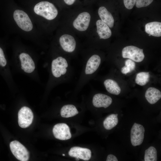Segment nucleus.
Segmentation results:
<instances>
[{
	"instance_id": "18",
	"label": "nucleus",
	"mask_w": 161,
	"mask_h": 161,
	"mask_svg": "<svg viewBox=\"0 0 161 161\" xmlns=\"http://www.w3.org/2000/svg\"><path fill=\"white\" fill-rule=\"evenodd\" d=\"M104 85L108 92L115 95H119L121 89L117 82L113 80L107 79L103 81Z\"/></svg>"
},
{
	"instance_id": "23",
	"label": "nucleus",
	"mask_w": 161,
	"mask_h": 161,
	"mask_svg": "<svg viewBox=\"0 0 161 161\" xmlns=\"http://www.w3.org/2000/svg\"><path fill=\"white\" fill-rule=\"evenodd\" d=\"M124 5L128 9H132L136 4V0H123Z\"/></svg>"
},
{
	"instance_id": "6",
	"label": "nucleus",
	"mask_w": 161,
	"mask_h": 161,
	"mask_svg": "<svg viewBox=\"0 0 161 161\" xmlns=\"http://www.w3.org/2000/svg\"><path fill=\"white\" fill-rule=\"evenodd\" d=\"M10 146L12 152L18 160L21 161L28 160L29 152L25 147L20 143L14 140L10 142Z\"/></svg>"
},
{
	"instance_id": "26",
	"label": "nucleus",
	"mask_w": 161,
	"mask_h": 161,
	"mask_svg": "<svg viewBox=\"0 0 161 161\" xmlns=\"http://www.w3.org/2000/svg\"><path fill=\"white\" fill-rule=\"evenodd\" d=\"M75 0H64L65 2L67 4L71 5L73 4Z\"/></svg>"
},
{
	"instance_id": "14",
	"label": "nucleus",
	"mask_w": 161,
	"mask_h": 161,
	"mask_svg": "<svg viewBox=\"0 0 161 161\" xmlns=\"http://www.w3.org/2000/svg\"><path fill=\"white\" fill-rule=\"evenodd\" d=\"M98 14L101 20L109 27L112 28L114 24V20L111 13L104 7H100Z\"/></svg>"
},
{
	"instance_id": "10",
	"label": "nucleus",
	"mask_w": 161,
	"mask_h": 161,
	"mask_svg": "<svg viewBox=\"0 0 161 161\" xmlns=\"http://www.w3.org/2000/svg\"><path fill=\"white\" fill-rule=\"evenodd\" d=\"M69 156L75 157L76 160L79 159L85 161L89 160L91 156V152L89 149L78 146L72 147L68 152Z\"/></svg>"
},
{
	"instance_id": "12",
	"label": "nucleus",
	"mask_w": 161,
	"mask_h": 161,
	"mask_svg": "<svg viewBox=\"0 0 161 161\" xmlns=\"http://www.w3.org/2000/svg\"><path fill=\"white\" fill-rule=\"evenodd\" d=\"M112 98L108 95L101 93L95 94L93 97L92 103L95 107H103L106 109L112 103Z\"/></svg>"
},
{
	"instance_id": "15",
	"label": "nucleus",
	"mask_w": 161,
	"mask_h": 161,
	"mask_svg": "<svg viewBox=\"0 0 161 161\" xmlns=\"http://www.w3.org/2000/svg\"><path fill=\"white\" fill-rule=\"evenodd\" d=\"M97 32L100 39H106L109 38L112 32L109 27L101 20H98L96 22Z\"/></svg>"
},
{
	"instance_id": "11",
	"label": "nucleus",
	"mask_w": 161,
	"mask_h": 161,
	"mask_svg": "<svg viewBox=\"0 0 161 161\" xmlns=\"http://www.w3.org/2000/svg\"><path fill=\"white\" fill-rule=\"evenodd\" d=\"M89 14L84 12L80 14L73 22L74 27L78 30L83 31L88 28L90 20Z\"/></svg>"
},
{
	"instance_id": "21",
	"label": "nucleus",
	"mask_w": 161,
	"mask_h": 161,
	"mask_svg": "<svg viewBox=\"0 0 161 161\" xmlns=\"http://www.w3.org/2000/svg\"><path fill=\"white\" fill-rule=\"evenodd\" d=\"M135 66V63L134 61L129 59H127L125 62V66L121 69V72L126 75L134 70Z\"/></svg>"
},
{
	"instance_id": "24",
	"label": "nucleus",
	"mask_w": 161,
	"mask_h": 161,
	"mask_svg": "<svg viewBox=\"0 0 161 161\" xmlns=\"http://www.w3.org/2000/svg\"><path fill=\"white\" fill-rule=\"evenodd\" d=\"M7 61L5 58L3 51L2 49L0 47V66L3 67L6 66Z\"/></svg>"
},
{
	"instance_id": "7",
	"label": "nucleus",
	"mask_w": 161,
	"mask_h": 161,
	"mask_svg": "<svg viewBox=\"0 0 161 161\" xmlns=\"http://www.w3.org/2000/svg\"><path fill=\"white\" fill-rule=\"evenodd\" d=\"M18 115V123L21 127L26 128L32 123L33 114L29 108L26 106L22 107L19 110Z\"/></svg>"
},
{
	"instance_id": "28",
	"label": "nucleus",
	"mask_w": 161,
	"mask_h": 161,
	"mask_svg": "<svg viewBox=\"0 0 161 161\" xmlns=\"http://www.w3.org/2000/svg\"><path fill=\"white\" fill-rule=\"evenodd\" d=\"M149 35V36H151V35H149H149Z\"/></svg>"
},
{
	"instance_id": "25",
	"label": "nucleus",
	"mask_w": 161,
	"mask_h": 161,
	"mask_svg": "<svg viewBox=\"0 0 161 161\" xmlns=\"http://www.w3.org/2000/svg\"><path fill=\"white\" fill-rule=\"evenodd\" d=\"M106 161H117L118 160L117 157L112 154H109L107 157Z\"/></svg>"
},
{
	"instance_id": "17",
	"label": "nucleus",
	"mask_w": 161,
	"mask_h": 161,
	"mask_svg": "<svg viewBox=\"0 0 161 161\" xmlns=\"http://www.w3.org/2000/svg\"><path fill=\"white\" fill-rule=\"evenodd\" d=\"M145 31L152 36L159 37L161 36V23L154 21L146 24L145 27Z\"/></svg>"
},
{
	"instance_id": "16",
	"label": "nucleus",
	"mask_w": 161,
	"mask_h": 161,
	"mask_svg": "<svg viewBox=\"0 0 161 161\" xmlns=\"http://www.w3.org/2000/svg\"><path fill=\"white\" fill-rule=\"evenodd\" d=\"M145 97L149 103L151 104H154L161 98V92L155 88L149 87L145 92Z\"/></svg>"
},
{
	"instance_id": "9",
	"label": "nucleus",
	"mask_w": 161,
	"mask_h": 161,
	"mask_svg": "<svg viewBox=\"0 0 161 161\" xmlns=\"http://www.w3.org/2000/svg\"><path fill=\"white\" fill-rule=\"evenodd\" d=\"M59 42L61 48L65 52L71 54L75 50L76 43L72 36L68 34L63 35L60 37Z\"/></svg>"
},
{
	"instance_id": "8",
	"label": "nucleus",
	"mask_w": 161,
	"mask_h": 161,
	"mask_svg": "<svg viewBox=\"0 0 161 161\" xmlns=\"http://www.w3.org/2000/svg\"><path fill=\"white\" fill-rule=\"evenodd\" d=\"M52 131L55 137L61 140H67L72 137L69 126L65 123L55 125L53 128Z\"/></svg>"
},
{
	"instance_id": "4",
	"label": "nucleus",
	"mask_w": 161,
	"mask_h": 161,
	"mask_svg": "<svg viewBox=\"0 0 161 161\" xmlns=\"http://www.w3.org/2000/svg\"><path fill=\"white\" fill-rule=\"evenodd\" d=\"M14 19L18 26L24 31L29 32L33 28L32 22L28 15L23 11L16 10L13 13Z\"/></svg>"
},
{
	"instance_id": "27",
	"label": "nucleus",
	"mask_w": 161,
	"mask_h": 161,
	"mask_svg": "<svg viewBox=\"0 0 161 161\" xmlns=\"http://www.w3.org/2000/svg\"><path fill=\"white\" fill-rule=\"evenodd\" d=\"M62 155H63V156H65V155L64 154H62Z\"/></svg>"
},
{
	"instance_id": "13",
	"label": "nucleus",
	"mask_w": 161,
	"mask_h": 161,
	"mask_svg": "<svg viewBox=\"0 0 161 161\" xmlns=\"http://www.w3.org/2000/svg\"><path fill=\"white\" fill-rule=\"evenodd\" d=\"M19 57L22 69L27 73H30L33 72L35 68V64L29 55L26 53H22L19 55Z\"/></svg>"
},
{
	"instance_id": "19",
	"label": "nucleus",
	"mask_w": 161,
	"mask_h": 161,
	"mask_svg": "<svg viewBox=\"0 0 161 161\" xmlns=\"http://www.w3.org/2000/svg\"><path fill=\"white\" fill-rule=\"evenodd\" d=\"M78 113L75 105L72 104H65L61 107L60 114L62 117L68 118L75 116Z\"/></svg>"
},
{
	"instance_id": "20",
	"label": "nucleus",
	"mask_w": 161,
	"mask_h": 161,
	"mask_svg": "<svg viewBox=\"0 0 161 161\" xmlns=\"http://www.w3.org/2000/svg\"><path fill=\"white\" fill-rule=\"evenodd\" d=\"M150 77L149 72H140L136 75L135 78V83L140 86H144L149 82Z\"/></svg>"
},
{
	"instance_id": "22",
	"label": "nucleus",
	"mask_w": 161,
	"mask_h": 161,
	"mask_svg": "<svg viewBox=\"0 0 161 161\" xmlns=\"http://www.w3.org/2000/svg\"><path fill=\"white\" fill-rule=\"evenodd\" d=\"M153 0H136V6L137 8L145 7L150 4Z\"/></svg>"
},
{
	"instance_id": "1",
	"label": "nucleus",
	"mask_w": 161,
	"mask_h": 161,
	"mask_svg": "<svg viewBox=\"0 0 161 161\" xmlns=\"http://www.w3.org/2000/svg\"><path fill=\"white\" fill-rule=\"evenodd\" d=\"M51 73L58 83H66L72 80L74 73L70 61L64 56H59L52 61Z\"/></svg>"
},
{
	"instance_id": "2",
	"label": "nucleus",
	"mask_w": 161,
	"mask_h": 161,
	"mask_svg": "<svg viewBox=\"0 0 161 161\" xmlns=\"http://www.w3.org/2000/svg\"><path fill=\"white\" fill-rule=\"evenodd\" d=\"M100 57L95 54L85 59L82 63L80 74L75 87V92H78L87 84L97 70L101 63Z\"/></svg>"
},
{
	"instance_id": "5",
	"label": "nucleus",
	"mask_w": 161,
	"mask_h": 161,
	"mask_svg": "<svg viewBox=\"0 0 161 161\" xmlns=\"http://www.w3.org/2000/svg\"><path fill=\"white\" fill-rule=\"evenodd\" d=\"M122 55L123 58H128L137 62L142 61L145 57L143 50L133 46L124 47L122 51Z\"/></svg>"
},
{
	"instance_id": "3",
	"label": "nucleus",
	"mask_w": 161,
	"mask_h": 161,
	"mask_svg": "<svg viewBox=\"0 0 161 161\" xmlns=\"http://www.w3.org/2000/svg\"><path fill=\"white\" fill-rule=\"evenodd\" d=\"M34 11L37 15L48 20H52L57 16L58 11L52 3L47 1H42L37 4Z\"/></svg>"
}]
</instances>
